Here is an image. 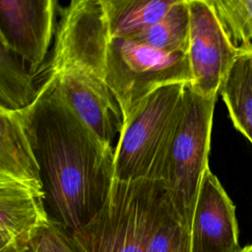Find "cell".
<instances>
[{"mask_svg":"<svg viewBox=\"0 0 252 252\" xmlns=\"http://www.w3.org/2000/svg\"><path fill=\"white\" fill-rule=\"evenodd\" d=\"M18 111L40 170L47 213L71 234L105 203L115 150L78 118L55 78L44 81L36 99Z\"/></svg>","mask_w":252,"mask_h":252,"instance_id":"obj_1","label":"cell"},{"mask_svg":"<svg viewBox=\"0 0 252 252\" xmlns=\"http://www.w3.org/2000/svg\"><path fill=\"white\" fill-rule=\"evenodd\" d=\"M169 198L161 180H114L102 208L71 238L79 252H146Z\"/></svg>","mask_w":252,"mask_h":252,"instance_id":"obj_2","label":"cell"},{"mask_svg":"<svg viewBox=\"0 0 252 252\" xmlns=\"http://www.w3.org/2000/svg\"><path fill=\"white\" fill-rule=\"evenodd\" d=\"M217 97H206L191 84L184 90L163 159L160 180L174 206L192 223L200 185L207 168Z\"/></svg>","mask_w":252,"mask_h":252,"instance_id":"obj_3","label":"cell"},{"mask_svg":"<svg viewBox=\"0 0 252 252\" xmlns=\"http://www.w3.org/2000/svg\"><path fill=\"white\" fill-rule=\"evenodd\" d=\"M186 85L171 84L158 89L124 120L114 153V180H160L166 147Z\"/></svg>","mask_w":252,"mask_h":252,"instance_id":"obj_4","label":"cell"},{"mask_svg":"<svg viewBox=\"0 0 252 252\" xmlns=\"http://www.w3.org/2000/svg\"><path fill=\"white\" fill-rule=\"evenodd\" d=\"M104 81L126 120L158 89L171 84H191L192 73L187 53H166L127 38H112Z\"/></svg>","mask_w":252,"mask_h":252,"instance_id":"obj_5","label":"cell"},{"mask_svg":"<svg viewBox=\"0 0 252 252\" xmlns=\"http://www.w3.org/2000/svg\"><path fill=\"white\" fill-rule=\"evenodd\" d=\"M111 39L102 0H73L61 15L49 60L33 77L39 76L42 84L76 68L104 80Z\"/></svg>","mask_w":252,"mask_h":252,"instance_id":"obj_6","label":"cell"},{"mask_svg":"<svg viewBox=\"0 0 252 252\" xmlns=\"http://www.w3.org/2000/svg\"><path fill=\"white\" fill-rule=\"evenodd\" d=\"M187 1L191 87L203 96L218 97L239 50L229 41L208 0Z\"/></svg>","mask_w":252,"mask_h":252,"instance_id":"obj_7","label":"cell"},{"mask_svg":"<svg viewBox=\"0 0 252 252\" xmlns=\"http://www.w3.org/2000/svg\"><path fill=\"white\" fill-rule=\"evenodd\" d=\"M56 1L0 0V43L29 63L34 76L48 52Z\"/></svg>","mask_w":252,"mask_h":252,"instance_id":"obj_8","label":"cell"},{"mask_svg":"<svg viewBox=\"0 0 252 252\" xmlns=\"http://www.w3.org/2000/svg\"><path fill=\"white\" fill-rule=\"evenodd\" d=\"M57 85L78 118L104 144L111 146L124 118L120 104L104 80L76 68L61 71Z\"/></svg>","mask_w":252,"mask_h":252,"instance_id":"obj_9","label":"cell"},{"mask_svg":"<svg viewBox=\"0 0 252 252\" xmlns=\"http://www.w3.org/2000/svg\"><path fill=\"white\" fill-rule=\"evenodd\" d=\"M235 206L207 168L191 223V252H240Z\"/></svg>","mask_w":252,"mask_h":252,"instance_id":"obj_10","label":"cell"},{"mask_svg":"<svg viewBox=\"0 0 252 252\" xmlns=\"http://www.w3.org/2000/svg\"><path fill=\"white\" fill-rule=\"evenodd\" d=\"M50 220L42 187L0 176V252H28Z\"/></svg>","mask_w":252,"mask_h":252,"instance_id":"obj_11","label":"cell"},{"mask_svg":"<svg viewBox=\"0 0 252 252\" xmlns=\"http://www.w3.org/2000/svg\"><path fill=\"white\" fill-rule=\"evenodd\" d=\"M0 176L42 187L40 170L18 110L0 108Z\"/></svg>","mask_w":252,"mask_h":252,"instance_id":"obj_12","label":"cell"},{"mask_svg":"<svg viewBox=\"0 0 252 252\" xmlns=\"http://www.w3.org/2000/svg\"><path fill=\"white\" fill-rule=\"evenodd\" d=\"M220 94L234 127L252 144V46L239 49Z\"/></svg>","mask_w":252,"mask_h":252,"instance_id":"obj_13","label":"cell"},{"mask_svg":"<svg viewBox=\"0 0 252 252\" xmlns=\"http://www.w3.org/2000/svg\"><path fill=\"white\" fill-rule=\"evenodd\" d=\"M177 0H102L111 38H128L159 21Z\"/></svg>","mask_w":252,"mask_h":252,"instance_id":"obj_14","label":"cell"},{"mask_svg":"<svg viewBox=\"0 0 252 252\" xmlns=\"http://www.w3.org/2000/svg\"><path fill=\"white\" fill-rule=\"evenodd\" d=\"M190 13L187 0H177L157 23L127 39L166 53H187Z\"/></svg>","mask_w":252,"mask_h":252,"instance_id":"obj_15","label":"cell"},{"mask_svg":"<svg viewBox=\"0 0 252 252\" xmlns=\"http://www.w3.org/2000/svg\"><path fill=\"white\" fill-rule=\"evenodd\" d=\"M24 62L0 43V108L22 110L36 99L38 87Z\"/></svg>","mask_w":252,"mask_h":252,"instance_id":"obj_16","label":"cell"},{"mask_svg":"<svg viewBox=\"0 0 252 252\" xmlns=\"http://www.w3.org/2000/svg\"><path fill=\"white\" fill-rule=\"evenodd\" d=\"M146 252H191V223L169 198Z\"/></svg>","mask_w":252,"mask_h":252,"instance_id":"obj_17","label":"cell"},{"mask_svg":"<svg viewBox=\"0 0 252 252\" xmlns=\"http://www.w3.org/2000/svg\"><path fill=\"white\" fill-rule=\"evenodd\" d=\"M236 49L252 46V0H208Z\"/></svg>","mask_w":252,"mask_h":252,"instance_id":"obj_18","label":"cell"},{"mask_svg":"<svg viewBox=\"0 0 252 252\" xmlns=\"http://www.w3.org/2000/svg\"><path fill=\"white\" fill-rule=\"evenodd\" d=\"M32 248L34 252H79L70 233L52 219L34 236Z\"/></svg>","mask_w":252,"mask_h":252,"instance_id":"obj_19","label":"cell"},{"mask_svg":"<svg viewBox=\"0 0 252 252\" xmlns=\"http://www.w3.org/2000/svg\"><path fill=\"white\" fill-rule=\"evenodd\" d=\"M240 252H252V244L244 246Z\"/></svg>","mask_w":252,"mask_h":252,"instance_id":"obj_20","label":"cell"},{"mask_svg":"<svg viewBox=\"0 0 252 252\" xmlns=\"http://www.w3.org/2000/svg\"><path fill=\"white\" fill-rule=\"evenodd\" d=\"M28 252H34V251H33V249H32V248H31V249H30Z\"/></svg>","mask_w":252,"mask_h":252,"instance_id":"obj_21","label":"cell"}]
</instances>
